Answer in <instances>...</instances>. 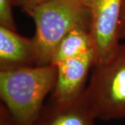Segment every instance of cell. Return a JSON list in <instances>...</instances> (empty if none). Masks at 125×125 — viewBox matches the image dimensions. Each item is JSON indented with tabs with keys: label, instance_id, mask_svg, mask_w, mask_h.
I'll return each instance as SVG.
<instances>
[{
	"label": "cell",
	"instance_id": "5b68a950",
	"mask_svg": "<svg viewBox=\"0 0 125 125\" xmlns=\"http://www.w3.org/2000/svg\"><path fill=\"white\" fill-rule=\"evenodd\" d=\"M94 63V49L56 65L57 78L49 101L65 102L81 97L85 91L90 70Z\"/></svg>",
	"mask_w": 125,
	"mask_h": 125
},
{
	"label": "cell",
	"instance_id": "7a4b0ae2",
	"mask_svg": "<svg viewBox=\"0 0 125 125\" xmlns=\"http://www.w3.org/2000/svg\"><path fill=\"white\" fill-rule=\"evenodd\" d=\"M83 97L97 120L125 118V44L106 61L93 65Z\"/></svg>",
	"mask_w": 125,
	"mask_h": 125
},
{
	"label": "cell",
	"instance_id": "3957f363",
	"mask_svg": "<svg viewBox=\"0 0 125 125\" xmlns=\"http://www.w3.org/2000/svg\"><path fill=\"white\" fill-rule=\"evenodd\" d=\"M31 17L36 26V66L51 64L55 48L72 29H90L89 12L83 0H52L36 8Z\"/></svg>",
	"mask_w": 125,
	"mask_h": 125
},
{
	"label": "cell",
	"instance_id": "7c38bea8",
	"mask_svg": "<svg viewBox=\"0 0 125 125\" xmlns=\"http://www.w3.org/2000/svg\"><path fill=\"white\" fill-rule=\"evenodd\" d=\"M13 125H17V123H16V122H15V123L13 124Z\"/></svg>",
	"mask_w": 125,
	"mask_h": 125
},
{
	"label": "cell",
	"instance_id": "ba28073f",
	"mask_svg": "<svg viewBox=\"0 0 125 125\" xmlns=\"http://www.w3.org/2000/svg\"><path fill=\"white\" fill-rule=\"evenodd\" d=\"M93 49V41L89 29L76 27L59 42L54 49L51 64L56 65L61 62L80 56Z\"/></svg>",
	"mask_w": 125,
	"mask_h": 125
},
{
	"label": "cell",
	"instance_id": "9c48e42d",
	"mask_svg": "<svg viewBox=\"0 0 125 125\" xmlns=\"http://www.w3.org/2000/svg\"><path fill=\"white\" fill-rule=\"evenodd\" d=\"M13 0H0V26L17 31L13 14Z\"/></svg>",
	"mask_w": 125,
	"mask_h": 125
},
{
	"label": "cell",
	"instance_id": "8fae6325",
	"mask_svg": "<svg viewBox=\"0 0 125 125\" xmlns=\"http://www.w3.org/2000/svg\"><path fill=\"white\" fill-rule=\"evenodd\" d=\"M120 37L125 38V0H122L120 18Z\"/></svg>",
	"mask_w": 125,
	"mask_h": 125
},
{
	"label": "cell",
	"instance_id": "8992f818",
	"mask_svg": "<svg viewBox=\"0 0 125 125\" xmlns=\"http://www.w3.org/2000/svg\"><path fill=\"white\" fill-rule=\"evenodd\" d=\"M38 53L33 37L0 26V70L37 65Z\"/></svg>",
	"mask_w": 125,
	"mask_h": 125
},
{
	"label": "cell",
	"instance_id": "52a82bcc",
	"mask_svg": "<svg viewBox=\"0 0 125 125\" xmlns=\"http://www.w3.org/2000/svg\"><path fill=\"white\" fill-rule=\"evenodd\" d=\"M96 120L82 95L65 102L48 100L33 125H97Z\"/></svg>",
	"mask_w": 125,
	"mask_h": 125
},
{
	"label": "cell",
	"instance_id": "6da1fadb",
	"mask_svg": "<svg viewBox=\"0 0 125 125\" xmlns=\"http://www.w3.org/2000/svg\"><path fill=\"white\" fill-rule=\"evenodd\" d=\"M53 64L0 70V98L18 125H33L54 89Z\"/></svg>",
	"mask_w": 125,
	"mask_h": 125
},
{
	"label": "cell",
	"instance_id": "277c9868",
	"mask_svg": "<svg viewBox=\"0 0 125 125\" xmlns=\"http://www.w3.org/2000/svg\"><path fill=\"white\" fill-rule=\"evenodd\" d=\"M90 15L94 65L106 61L119 47L122 0H83Z\"/></svg>",
	"mask_w": 125,
	"mask_h": 125
},
{
	"label": "cell",
	"instance_id": "30bf717a",
	"mask_svg": "<svg viewBox=\"0 0 125 125\" xmlns=\"http://www.w3.org/2000/svg\"><path fill=\"white\" fill-rule=\"evenodd\" d=\"M14 6L21 9L24 13L30 17L36 8L52 0H13Z\"/></svg>",
	"mask_w": 125,
	"mask_h": 125
}]
</instances>
